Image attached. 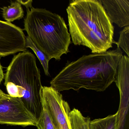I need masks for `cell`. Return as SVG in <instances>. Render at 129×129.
<instances>
[{
  "mask_svg": "<svg viewBox=\"0 0 129 129\" xmlns=\"http://www.w3.org/2000/svg\"><path fill=\"white\" fill-rule=\"evenodd\" d=\"M120 49L84 55L77 60L68 61L50 81V86L60 92L81 88L103 92L115 82Z\"/></svg>",
  "mask_w": 129,
  "mask_h": 129,
  "instance_id": "cell-1",
  "label": "cell"
},
{
  "mask_svg": "<svg viewBox=\"0 0 129 129\" xmlns=\"http://www.w3.org/2000/svg\"><path fill=\"white\" fill-rule=\"evenodd\" d=\"M72 43L93 53L112 47L114 27L101 0H73L66 9Z\"/></svg>",
  "mask_w": 129,
  "mask_h": 129,
  "instance_id": "cell-2",
  "label": "cell"
},
{
  "mask_svg": "<svg viewBox=\"0 0 129 129\" xmlns=\"http://www.w3.org/2000/svg\"><path fill=\"white\" fill-rule=\"evenodd\" d=\"M31 1H25L24 29L37 47L50 60H61L69 52L71 35L63 18L46 9L32 7Z\"/></svg>",
  "mask_w": 129,
  "mask_h": 129,
  "instance_id": "cell-3",
  "label": "cell"
},
{
  "mask_svg": "<svg viewBox=\"0 0 129 129\" xmlns=\"http://www.w3.org/2000/svg\"><path fill=\"white\" fill-rule=\"evenodd\" d=\"M4 85L9 95L21 99L38 120L43 109L40 71L34 55L25 51L15 55L5 75Z\"/></svg>",
  "mask_w": 129,
  "mask_h": 129,
  "instance_id": "cell-4",
  "label": "cell"
},
{
  "mask_svg": "<svg viewBox=\"0 0 129 129\" xmlns=\"http://www.w3.org/2000/svg\"><path fill=\"white\" fill-rule=\"evenodd\" d=\"M40 95L42 107L48 112L56 129H71V109L62 94L52 87L43 86Z\"/></svg>",
  "mask_w": 129,
  "mask_h": 129,
  "instance_id": "cell-5",
  "label": "cell"
},
{
  "mask_svg": "<svg viewBox=\"0 0 129 129\" xmlns=\"http://www.w3.org/2000/svg\"><path fill=\"white\" fill-rule=\"evenodd\" d=\"M37 122L20 98L8 95L0 99V124L36 126Z\"/></svg>",
  "mask_w": 129,
  "mask_h": 129,
  "instance_id": "cell-6",
  "label": "cell"
},
{
  "mask_svg": "<svg viewBox=\"0 0 129 129\" xmlns=\"http://www.w3.org/2000/svg\"><path fill=\"white\" fill-rule=\"evenodd\" d=\"M111 23L120 28L129 25V0H101Z\"/></svg>",
  "mask_w": 129,
  "mask_h": 129,
  "instance_id": "cell-7",
  "label": "cell"
},
{
  "mask_svg": "<svg viewBox=\"0 0 129 129\" xmlns=\"http://www.w3.org/2000/svg\"><path fill=\"white\" fill-rule=\"evenodd\" d=\"M119 121L118 111L114 114L110 115L104 118L90 120L89 129H118Z\"/></svg>",
  "mask_w": 129,
  "mask_h": 129,
  "instance_id": "cell-8",
  "label": "cell"
},
{
  "mask_svg": "<svg viewBox=\"0 0 129 129\" xmlns=\"http://www.w3.org/2000/svg\"><path fill=\"white\" fill-rule=\"evenodd\" d=\"M3 17L8 22H13L24 17V11L21 4L16 1L12 2L10 6L3 7L1 8Z\"/></svg>",
  "mask_w": 129,
  "mask_h": 129,
  "instance_id": "cell-9",
  "label": "cell"
},
{
  "mask_svg": "<svg viewBox=\"0 0 129 129\" xmlns=\"http://www.w3.org/2000/svg\"><path fill=\"white\" fill-rule=\"evenodd\" d=\"M69 121L71 129H89L90 118L85 117L78 109L74 108L71 110Z\"/></svg>",
  "mask_w": 129,
  "mask_h": 129,
  "instance_id": "cell-10",
  "label": "cell"
},
{
  "mask_svg": "<svg viewBox=\"0 0 129 129\" xmlns=\"http://www.w3.org/2000/svg\"><path fill=\"white\" fill-rule=\"evenodd\" d=\"M26 47L27 48H30L34 51L43 66L45 75L47 76H49V59L43 52L37 47L28 36L26 37Z\"/></svg>",
  "mask_w": 129,
  "mask_h": 129,
  "instance_id": "cell-11",
  "label": "cell"
},
{
  "mask_svg": "<svg viewBox=\"0 0 129 129\" xmlns=\"http://www.w3.org/2000/svg\"><path fill=\"white\" fill-rule=\"evenodd\" d=\"M113 43L117 45V48L122 49L129 57V26L124 28L120 32L118 41H114Z\"/></svg>",
  "mask_w": 129,
  "mask_h": 129,
  "instance_id": "cell-12",
  "label": "cell"
},
{
  "mask_svg": "<svg viewBox=\"0 0 129 129\" xmlns=\"http://www.w3.org/2000/svg\"><path fill=\"white\" fill-rule=\"evenodd\" d=\"M36 126L38 129H56L49 114L44 108Z\"/></svg>",
  "mask_w": 129,
  "mask_h": 129,
  "instance_id": "cell-13",
  "label": "cell"
},
{
  "mask_svg": "<svg viewBox=\"0 0 129 129\" xmlns=\"http://www.w3.org/2000/svg\"><path fill=\"white\" fill-rule=\"evenodd\" d=\"M5 77V75L4 73L3 70V67L0 63V84L2 83L3 80Z\"/></svg>",
  "mask_w": 129,
  "mask_h": 129,
  "instance_id": "cell-14",
  "label": "cell"
},
{
  "mask_svg": "<svg viewBox=\"0 0 129 129\" xmlns=\"http://www.w3.org/2000/svg\"><path fill=\"white\" fill-rule=\"evenodd\" d=\"M8 94H6L1 89H0V99L2 98H5L8 96Z\"/></svg>",
  "mask_w": 129,
  "mask_h": 129,
  "instance_id": "cell-15",
  "label": "cell"
}]
</instances>
